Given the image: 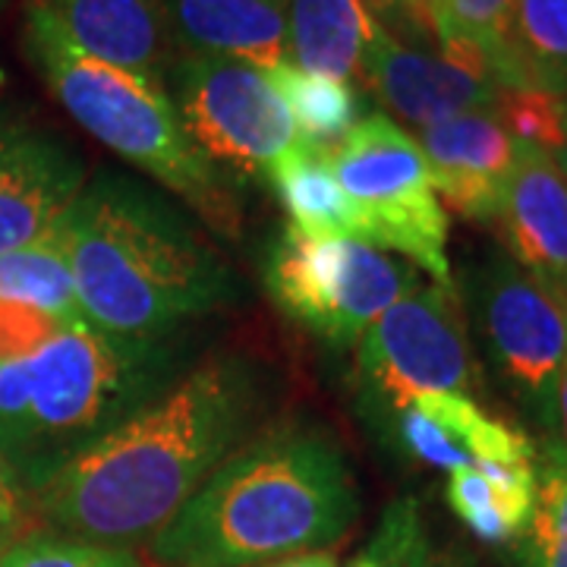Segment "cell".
<instances>
[{"label": "cell", "mask_w": 567, "mask_h": 567, "mask_svg": "<svg viewBox=\"0 0 567 567\" xmlns=\"http://www.w3.org/2000/svg\"><path fill=\"white\" fill-rule=\"evenodd\" d=\"M275 3H278V7H287V0H275Z\"/></svg>", "instance_id": "74e56055"}, {"label": "cell", "mask_w": 567, "mask_h": 567, "mask_svg": "<svg viewBox=\"0 0 567 567\" xmlns=\"http://www.w3.org/2000/svg\"><path fill=\"white\" fill-rule=\"evenodd\" d=\"M82 319L123 338H174L244 297L193 212L152 181L102 167L63 215Z\"/></svg>", "instance_id": "3957f363"}, {"label": "cell", "mask_w": 567, "mask_h": 567, "mask_svg": "<svg viewBox=\"0 0 567 567\" xmlns=\"http://www.w3.org/2000/svg\"><path fill=\"white\" fill-rule=\"evenodd\" d=\"M265 76L287 104L300 136L316 142L319 148L334 152L360 121V99L350 89V82L306 73L290 61L268 70Z\"/></svg>", "instance_id": "603a6c76"}, {"label": "cell", "mask_w": 567, "mask_h": 567, "mask_svg": "<svg viewBox=\"0 0 567 567\" xmlns=\"http://www.w3.org/2000/svg\"><path fill=\"white\" fill-rule=\"evenodd\" d=\"M495 114L502 117L507 133L517 142L539 145L551 155L565 142L567 102L558 95H548L539 89H502Z\"/></svg>", "instance_id": "83f0119b"}, {"label": "cell", "mask_w": 567, "mask_h": 567, "mask_svg": "<svg viewBox=\"0 0 567 567\" xmlns=\"http://www.w3.org/2000/svg\"><path fill=\"white\" fill-rule=\"evenodd\" d=\"M363 3L379 25L385 22V25H410L413 29V22H410V0H363Z\"/></svg>", "instance_id": "4dcf8cb0"}, {"label": "cell", "mask_w": 567, "mask_h": 567, "mask_svg": "<svg viewBox=\"0 0 567 567\" xmlns=\"http://www.w3.org/2000/svg\"><path fill=\"white\" fill-rule=\"evenodd\" d=\"M425 567H486L476 555H470L466 548L451 546L445 551H435L432 548V555H429V565Z\"/></svg>", "instance_id": "d6a6232c"}, {"label": "cell", "mask_w": 567, "mask_h": 567, "mask_svg": "<svg viewBox=\"0 0 567 567\" xmlns=\"http://www.w3.org/2000/svg\"><path fill=\"white\" fill-rule=\"evenodd\" d=\"M551 432H558V445L567 451V360L561 365L558 385H555V404H551Z\"/></svg>", "instance_id": "1f68e13d"}, {"label": "cell", "mask_w": 567, "mask_h": 567, "mask_svg": "<svg viewBox=\"0 0 567 567\" xmlns=\"http://www.w3.org/2000/svg\"><path fill=\"white\" fill-rule=\"evenodd\" d=\"M32 514V502L22 492L20 480L13 476L10 464L0 457V543L13 546L20 536H25V524Z\"/></svg>", "instance_id": "f546056e"}, {"label": "cell", "mask_w": 567, "mask_h": 567, "mask_svg": "<svg viewBox=\"0 0 567 567\" xmlns=\"http://www.w3.org/2000/svg\"><path fill=\"white\" fill-rule=\"evenodd\" d=\"M505 89H539L567 99V0H514Z\"/></svg>", "instance_id": "44dd1931"}, {"label": "cell", "mask_w": 567, "mask_h": 567, "mask_svg": "<svg viewBox=\"0 0 567 567\" xmlns=\"http://www.w3.org/2000/svg\"><path fill=\"white\" fill-rule=\"evenodd\" d=\"M164 89L186 136L227 181L265 174L300 130L262 70L221 58H174Z\"/></svg>", "instance_id": "9c48e42d"}, {"label": "cell", "mask_w": 567, "mask_h": 567, "mask_svg": "<svg viewBox=\"0 0 567 567\" xmlns=\"http://www.w3.org/2000/svg\"><path fill=\"white\" fill-rule=\"evenodd\" d=\"M265 181L278 193L290 224L306 237L322 240H360L365 244V221L331 171V152L300 136L278 162L265 171Z\"/></svg>", "instance_id": "d6986e66"}, {"label": "cell", "mask_w": 567, "mask_h": 567, "mask_svg": "<svg viewBox=\"0 0 567 567\" xmlns=\"http://www.w3.org/2000/svg\"><path fill=\"white\" fill-rule=\"evenodd\" d=\"M95 61L130 70L164 85L171 66V32L162 0H29Z\"/></svg>", "instance_id": "2e32d148"}, {"label": "cell", "mask_w": 567, "mask_h": 567, "mask_svg": "<svg viewBox=\"0 0 567 567\" xmlns=\"http://www.w3.org/2000/svg\"><path fill=\"white\" fill-rule=\"evenodd\" d=\"M555 162H558V167H561V174H565V181H567V117H565V142H561V148L555 152Z\"/></svg>", "instance_id": "d590c367"}, {"label": "cell", "mask_w": 567, "mask_h": 567, "mask_svg": "<svg viewBox=\"0 0 567 567\" xmlns=\"http://www.w3.org/2000/svg\"><path fill=\"white\" fill-rule=\"evenodd\" d=\"M256 567H341L334 555L328 551H303V555H290V558H278V561H268V565Z\"/></svg>", "instance_id": "836d02e7"}, {"label": "cell", "mask_w": 567, "mask_h": 567, "mask_svg": "<svg viewBox=\"0 0 567 567\" xmlns=\"http://www.w3.org/2000/svg\"><path fill=\"white\" fill-rule=\"evenodd\" d=\"M429 555L432 543L420 505L413 498H398L385 507L382 520L375 524L350 567H425Z\"/></svg>", "instance_id": "4316f807"}, {"label": "cell", "mask_w": 567, "mask_h": 567, "mask_svg": "<svg viewBox=\"0 0 567 567\" xmlns=\"http://www.w3.org/2000/svg\"><path fill=\"white\" fill-rule=\"evenodd\" d=\"M63 328H66V322L41 312V309L0 300V363L22 360V357L35 353L54 334H61Z\"/></svg>", "instance_id": "f1b7e54d"}, {"label": "cell", "mask_w": 567, "mask_h": 567, "mask_svg": "<svg viewBox=\"0 0 567 567\" xmlns=\"http://www.w3.org/2000/svg\"><path fill=\"white\" fill-rule=\"evenodd\" d=\"M466 303L505 385L551 429L567 360V303L507 252H488L466 278Z\"/></svg>", "instance_id": "30bf717a"}, {"label": "cell", "mask_w": 567, "mask_h": 567, "mask_svg": "<svg viewBox=\"0 0 567 567\" xmlns=\"http://www.w3.org/2000/svg\"><path fill=\"white\" fill-rule=\"evenodd\" d=\"M432 7H435V0H410V22H413V32L432 35Z\"/></svg>", "instance_id": "e575fe53"}, {"label": "cell", "mask_w": 567, "mask_h": 567, "mask_svg": "<svg viewBox=\"0 0 567 567\" xmlns=\"http://www.w3.org/2000/svg\"><path fill=\"white\" fill-rule=\"evenodd\" d=\"M420 281V268L360 240L306 237L287 224L265 259V290L290 322L328 347L360 344L365 328Z\"/></svg>", "instance_id": "8992f818"}, {"label": "cell", "mask_w": 567, "mask_h": 567, "mask_svg": "<svg viewBox=\"0 0 567 567\" xmlns=\"http://www.w3.org/2000/svg\"><path fill=\"white\" fill-rule=\"evenodd\" d=\"M0 300L32 306L66 324L80 322L82 309L76 300L63 218L35 244L0 256Z\"/></svg>", "instance_id": "7402d4cb"}, {"label": "cell", "mask_w": 567, "mask_h": 567, "mask_svg": "<svg viewBox=\"0 0 567 567\" xmlns=\"http://www.w3.org/2000/svg\"><path fill=\"white\" fill-rule=\"evenodd\" d=\"M473 379L464 297L454 284L416 287L369 324L357 344L363 404L391 423L420 394H466Z\"/></svg>", "instance_id": "ba28073f"}, {"label": "cell", "mask_w": 567, "mask_h": 567, "mask_svg": "<svg viewBox=\"0 0 567 567\" xmlns=\"http://www.w3.org/2000/svg\"><path fill=\"white\" fill-rule=\"evenodd\" d=\"M514 0H435L432 35L439 44L464 41L483 51L492 73L505 89V35Z\"/></svg>", "instance_id": "d4e9b609"}, {"label": "cell", "mask_w": 567, "mask_h": 567, "mask_svg": "<svg viewBox=\"0 0 567 567\" xmlns=\"http://www.w3.org/2000/svg\"><path fill=\"white\" fill-rule=\"evenodd\" d=\"M290 63L328 80H360L382 39V25L363 0H287Z\"/></svg>", "instance_id": "ac0fdd59"}, {"label": "cell", "mask_w": 567, "mask_h": 567, "mask_svg": "<svg viewBox=\"0 0 567 567\" xmlns=\"http://www.w3.org/2000/svg\"><path fill=\"white\" fill-rule=\"evenodd\" d=\"M495 224L507 256L567 303V181L551 152L517 142Z\"/></svg>", "instance_id": "4fadbf2b"}, {"label": "cell", "mask_w": 567, "mask_h": 567, "mask_svg": "<svg viewBox=\"0 0 567 567\" xmlns=\"http://www.w3.org/2000/svg\"><path fill=\"white\" fill-rule=\"evenodd\" d=\"M391 432L413 461L447 473L483 461H536V447L524 432L488 416L483 406L461 391L420 394L394 416Z\"/></svg>", "instance_id": "9a60e30c"}, {"label": "cell", "mask_w": 567, "mask_h": 567, "mask_svg": "<svg viewBox=\"0 0 567 567\" xmlns=\"http://www.w3.org/2000/svg\"><path fill=\"white\" fill-rule=\"evenodd\" d=\"M7 548H10V546H7V543H0V555H3V551H7Z\"/></svg>", "instance_id": "8d00e7d4"}, {"label": "cell", "mask_w": 567, "mask_h": 567, "mask_svg": "<svg viewBox=\"0 0 567 567\" xmlns=\"http://www.w3.org/2000/svg\"><path fill=\"white\" fill-rule=\"evenodd\" d=\"M171 41L196 58L275 70L290 61L287 13L275 0H162Z\"/></svg>", "instance_id": "e0dca14e"}, {"label": "cell", "mask_w": 567, "mask_h": 567, "mask_svg": "<svg viewBox=\"0 0 567 567\" xmlns=\"http://www.w3.org/2000/svg\"><path fill=\"white\" fill-rule=\"evenodd\" d=\"M416 142L445 212L451 208L470 221L498 218L507 174L517 158V140L507 133L495 107L432 123Z\"/></svg>", "instance_id": "7c38bea8"}, {"label": "cell", "mask_w": 567, "mask_h": 567, "mask_svg": "<svg viewBox=\"0 0 567 567\" xmlns=\"http://www.w3.org/2000/svg\"><path fill=\"white\" fill-rule=\"evenodd\" d=\"M520 567H567V451L548 439L536 451V507L517 539Z\"/></svg>", "instance_id": "cb8c5ba5"}, {"label": "cell", "mask_w": 567, "mask_h": 567, "mask_svg": "<svg viewBox=\"0 0 567 567\" xmlns=\"http://www.w3.org/2000/svg\"><path fill=\"white\" fill-rule=\"evenodd\" d=\"M193 365L186 334L123 338L85 319L66 324L35 353L0 363V457L32 502Z\"/></svg>", "instance_id": "277c9868"}, {"label": "cell", "mask_w": 567, "mask_h": 567, "mask_svg": "<svg viewBox=\"0 0 567 567\" xmlns=\"http://www.w3.org/2000/svg\"><path fill=\"white\" fill-rule=\"evenodd\" d=\"M363 511L353 466L328 425L275 420L234 451L145 546L148 567H256L324 551Z\"/></svg>", "instance_id": "7a4b0ae2"}, {"label": "cell", "mask_w": 567, "mask_h": 567, "mask_svg": "<svg viewBox=\"0 0 567 567\" xmlns=\"http://www.w3.org/2000/svg\"><path fill=\"white\" fill-rule=\"evenodd\" d=\"M331 171L365 221V244L451 281L447 212L416 136L388 114L360 117L331 152Z\"/></svg>", "instance_id": "52a82bcc"}, {"label": "cell", "mask_w": 567, "mask_h": 567, "mask_svg": "<svg viewBox=\"0 0 567 567\" xmlns=\"http://www.w3.org/2000/svg\"><path fill=\"white\" fill-rule=\"evenodd\" d=\"M22 44L54 102L92 140L140 167L215 234H240L234 183L186 136L164 85L82 54L35 3H25Z\"/></svg>", "instance_id": "5b68a950"}, {"label": "cell", "mask_w": 567, "mask_h": 567, "mask_svg": "<svg viewBox=\"0 0 567 567\" xmlns=\"http://www.w3.org/2000/svg\"><path fill=\"white\" fill-rule=\"evenodd\" d=\"M363 80L398 121L420 133L454 114L495 107L502 99L495 80L470 73L442 54L410 48L388 29L365 61Z\"/></svg>", "instance_id": "5bb4252c"}, {"label": "cell", "mask_w": 567, "mask_h": 567, "mask_svg": "<svg viewBox=\"0 0 567 567\" xmlns=\"http://www.w3.org/2000/svg\"><path fill=\"white\" fill-rule=\"evenodd\" d=\"M281 379L262 357H205L158 401L32 495V514L61 536L140 548L171 524L205 480L268 425Z\"/></svg>", "instance_id": "6da1fadb"}, {"label": "cell", "mask_w": 567, "mask_h": 567, "mask_svg": "<svg viewBox=\"0 0 567 567\" xmlns=\"http://www.w3.org/2000/svg\"><path fill=\"white\" fill-rule=\"evenodd\" d=\"M0 567H145L140 548L99 546L51 529L25 533L0 555Z\"/></svg>", "instance_id": "484cf974"}, {"label": "cell", "mask_w": 567, "mask_h": 567, "mask_svg": "<svg viewBox=\"0 0 567 567\" xmlns=\"http://www.w3.org/2000/svg\"><path fill=\"white\" fill-rule=\"evenodd\" d=\"M445 498L451 514L480 543H517L536 507V461H483L451 470Z\"/></svg>", "instance_id": "ffe728a7"}, {"label": "cell", "mask_w": 567, "mask_h": 567, "mask_svg": "<svg viewBox=\"0 0 567 567\" xmlns=\"http://www.w3.org/2000/svg\"><path fill=\"white\" fill-rule=\"evenodd\" d=\"M89 183L70 142L25 121H0V256L51 234Z\"/></svg>", "instance_id": "8fae6325"}]
</instances>
